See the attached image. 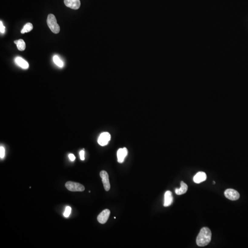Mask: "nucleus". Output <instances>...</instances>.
Wrapping results in <instances>:
<instances>
[{"instance_id": "39448f33", "label": "nucleus", "mask_w": 248, "mask_h": 248, "mask_svg": "<svg viewBox=\"0 0 248 248\" xmlns=\"http://www.w3.org/2000/svg\"><path fill=\"white\" fill-rule=\"evenodd\" d=\"M225 197L231 200H236L240 198V193L236 190L233 189H227L225 191Z\"/></svg>"}, {"instance_id": "20e7f679", "label": "nucleus", "mask_w": 248, "mask_h": 248, "mask_svg": "<svg viewBox=\"0 0 248 248\" xmlns=\"http://www.w3.org/2000/svg\"><path fill=\"white\" fill-rule=\"evenodd\" d=\"M111 139V135L107 132H104L101 133L98 137V142L100 145L104 146L107 144Z\"/></svg>"}, {"instance_id": "4468645a", "label": "nucleus", "mask_w": 248, "mask_h": 248, "mask_svg": "<svg viewBox=\"0 0 248 248\" xmlns=\"http://www.w3.org/2000/svg\"><path fill=\"white\" fill-rule=\"evenodd\" d=\"M15 44H16L18 49L20 51H23L25 49L26 45L24 40L22 39H19L14 41Z\"/></svg>"}, {"instance_id": "7ed1b4c3", "label": "nucleus", "mask_w": 248, "mask_h": 248, "mask_svg": "<svg viewBox=\"0 0 248 248\" xmlns=\"http://www.w3.org/2000/svg\"><path fill=\"white\" fill-rule=\"evenodd\" d=\"M65 187L68 190L72 192H83L85 190V187L83 185L75 182H67L65 184Z\"/></svg>"}, {"instance_id": "aec40b11", "label": "nucleus", "mask_w": 248, "mask_h": 248, "mask_svg": "<svg viewBox=\"0 0 248 248\" xmlns=\"http://www.w3.org/2000/svg\"><path fill=\"white\" fill-rule=\"evenodd\" d=\"M5 27L3 26L2 22L0 21V31L1 33H4L5 32Z\"/></svg>"}, {"instance_id": "6ab92c4d", "label": "nucleus", "mask_w": 248, "mask_h": 248, "mask_svg": "<svg viewBox=\"0 0 248 248\" xmlns=\"http://www.w3.org/2000/svg\"><path fill=\"white\" fill-rule=\"evenodd\" d=\"M80 159L81 160H85V151L84 150H81L80 152Z\"/></svg>"}, {"instance_id": "a211bd4d", "label": "nucleus", "mask_w": 248, "mask_h": 248, "mask_svg": "<svg viewBox=\"0 0 248 248\" xmlns=\"http://www.w3.org/2000/svg\"><path fill=\"white\" fill-rule=\"evenodd\" d=\"M5 156V148L2 146L0 147V157L1 159H3Z\"/></svg>"}, {"instance_id": "f8f14e48", "label": "nucleus", "mask_w": 248, "mask_h": 248, "mask_svg": "<svg viewBox=\"0 0 248 248\" xmlns=\"http://www.w3.org/2000/svg\"><path fill=\"white\" fill-rule=\"evenodd\" d=\"M188 189L187 185L184 183L183 181L181 182V187L180 188H176L175 189V193L177 195H182L186 193Z\"/></svg>"}, {"instance_id": "9b49d317", "label": "nucleus", "mask_w": 248, "mask_h": 248, "mask_svg": "<svg viewBox=\"0 0 248 248\" xmlns=\"http://www.w3.org/2000/svg\"><path fill=\"white\" fill-rule=\"evenodd\" d=\"M207 178L206 174L204 172L200 171L198 172L193 177V181L196 184H200L206 180Z\"/></svg>"}, {"instance_id": "f257e3e1", "label": "nucleus", "mask_w": 248, "mask_h": 248, "mask_svg": "<svg viewBox=\"0 0 248 248\" xmlns=\"http://www.w3.org/2000/svg\"><path fill=\"white\" fill-rule=\"evenodd\" d=\"M211 232L208 227H203L197 236L196 243L197 245L200 247L207 245L211 241Z\"/></svg>"}, {"instance_id": "423d86ee", "label": "nucleus", "mask_w": 248, "mask_h": 248, "mask_svg": "<svg viewBox=\"0 0 248 248\" xmlns=\"http://www.w3.org/2000/svg\"><path fill=\"white\" fill-rule=\"evenodd\" d=\"M100 176L102 178L105 190L106 191H109L110 189V184L108 174L105 170H102L100 172Z\"/></svg>"}, {"instance_id": "ddd939ff", "label": "nucleus", "mask_w": 248, "mask_h": 248, "mask_svg": "<svg viewBox=\"0 0 248 248\" xmlns=\"http://www.w3.org/2000/svg\"><path fill=\"white\" fill-rule=\"evenodd\" d=\"M15 62L20 67L24 69H27L29 68V64L25 60L21 57H17L16 58Z\"/></svg>"}, {"instance_id": "f3484780", "label": "nucleus", "mask_w": 248, "mask_h": 248, "mask_svg": "<svg viewBox=\"0 0 248 248\" xmlns=\"http://www.w3.org/2000/svg\"><path fill=\"white\" fill-rule=\"evenodd\" d=\"M71 208L70 206H67L64 213V216L65 217H68L71 214Z\"/></svg>"}, {"instance_id": "f03ea898", "label": "nucleus", "mask_w": 248, "mask_h": 248, "mask_svg": "<svg viewBox=\"0 0 248 248\" xmlns=\"http://www.w3.org/2000/svg\"><path fill=\"white\" fill-rule=\"evenodd\" d=\"M47 24L51 31L54 34H58L60 31V27L58 24L55 16L52 14L48 15L47 18Z\"/></svg>"}, {"instance_id": "2eb2a0df", "label": "nucleus", "mask_w": 248, "mask_h": 248, "mask_svg": "<svg viewBox=\"0 0 248 248\" xmlns=\"http://www.w3.org/2000/svg\"><path fill=\"white\" fill-rule=\"evenodd\" d=\"M33 26L32 24L30 23H27L24 26L23 29L21 31V33L22 34H24L25 33L29 32L33 30Z\"/></svg>"}, {"instance_id": "412c9836", "label": "nucleus", "mask_w": 248, "mask_h": 248, "mask_svg": "<svg viewBox=\"0 0 248 248\" xmlns=\"http://www.w3.org/2000/svg\"><path fill=\"white\" fill-rule=\"evenodd\" d=\"M68 157H69V159H70V160L72 161H74L75 160V157L72 154H69Z\"/></svg>"}, {"instance_id": "9d476101", "label": "nucleus", "mask_w": 248, "mask_h": 248, "mask_svg": "<svg viewBox=\"0 0 248 248\" xmlns=\"http://www.w3.org/2000/svg\"><path fill=\"white\" fill-rule=\"evenodd\" d=\"M173 196L172 193L170 191H167L164 194V207H168L172 204L173 202Z\"/></svg>"}, {"instance_id": "6e6552de", "label": "nucleus", "mask_w": 248, "mask_h": 248, "mask_svg": "<svg viewBox=\"0 0 248 248\" xmlns=\"http://www.w3.org/2000/svg\"><path fill=\"white\" fill-rule=\"evenodd\" d=\"M66 6L72 9L77 10L81 6L80 0H64Z\"/></svg>"}, {"instance_id": "0eeeda50", "label": "nucleus", "mask_w": 248, "mask_h": 248, "mask_svg": "<svg viewBox=\"0 0 248 248\" xmlns=\"http://www.w3.org/2000/svg\"><path fill=\"white\" fill-rule=\"evenodd\" d=\"M110 211L109 210L105 209L100 213L97 217L98 220L100 223H105L110 216Z\"/></svg>"}, {"instance_id": "1a4fd4ad", "label": "nucleus", "mask_w": 248, "mask_h": 248, "mask_svg": "<svg viewBox=\"0 0 248 248\" xmlns=\"http://www.w3.org/2000/svg\"><path fill=\"white\" fill-rule=\"evenodd\" d=\"M128 150L126 147L123 148H120L117 151V158L118 162L120 163L123 162L125 158L127 155Z\"/></svg>"}, {"instance_id": "dca6fc26", "label": "nucleus", "mask_w": 248, "mask_h": 248, "mask_svg": "<svg viewBox=\"0 0 248 248\" xmlns=\"http://www.w3.org/2000/svg\"><path fill=\"white\" fill-rule=\"evenodd\" d=\"M53 60L54 63H55L59 67L62 68L64 66V63L63 61L60 59V58L58 57L57 55H55L53 58Z\"/></svg>"}]
</instances>
